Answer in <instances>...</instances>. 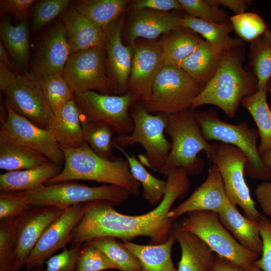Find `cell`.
I'll return each mask as SVG.
<instances>
[{
    "label": "cell",
    "instance_id": "50",
    "mask_svg": "<svg viewBox=\"0 0 271 271\" xmlns=\"http://www.w3.org/2000/svg\"><path fill=\"white\" fill-rule=\"evenodd\" d=\"M255 195L262 212L271 216V181L259 184L255 190Z\"/></svg>",
    "mask_w": 271,
    "mask_h": 271
},
{
    "label": "cell",
    "instance_id": "22",
    "mask_svg": "<svg viewBox=\"0 0 271 271\" xmlns=\"http://www.w3.org/2000/svg\"><path fill=\"white\" fill-rule=\"evenodd\" d=\"M61 17L66 29L70 54L93 47L105 46L104 30L72 7H69Z\"/></svg>",
    "mask_w": 271,
    "mask_h": 271
},
{
    "label": "cell",
    "instance_id": "8",
    "mask_svg": "<svg viewBox=\"0 0 271 271\" xmlns=\"http://www.w3.org/2000/svg\"><path fill=\"white\" fill-rule=\"evenodd\" d=\"M21 193L33 206L63 209L95 201H108L119 204L131 195L127 190L116 185L104 184L92 187L71 181L45 185L36 190Z\"/></svg>",
    "mask_w": 271,
    "mask_h": 271
},
{
    "label": "cell",
    "instance_id": "12",
    "mask_svg": "<svg viewBox=\"0 0 271 271\" xmlns=\"http://www.w3.org/2000/svg\"><path fill=\"white\" fill-rule=\"evenodd\" d=\"M105 47H93L69 55L63 75L75 94L88 91L115 95L107 74Z\"/></svg>",
    "mask_w": 271,
    "mask_h": 271
},
{
    "label": "cell",
    "instance_id": "44",
    "mask_svg": "<svg viewBox=\"0 0 271 271\" xmlns=\"http://www.w3.org/2000/svg\"><path fill=\"white\" fill-rule=\"evenodd\" d=\"M178 1L188 16L216 24L228 23L225 13L218 7L209 4L206 0Z\"/></svg>",
    "mask_w": 271,
    "mask_h": 271
},
{
    "label": "cell",
    "instance_id": "11",
    "mask_svg": "<svg viewBox=\"0 0 271 271\" xmlns=\"http://www.w3.org/2000/svg\"><path fill=\"white\" fill-rule=\"evenodd\" d=\"M81 118L109 124L118 135L129 134L134 128L130 109L138 99L127 92L122 95H107L94 91L74 94Z\"/></svg>",
    "mask_w": 271,
    "mask_h": 271
},
{
    "label": "cell",
    "instance_id": "33",
    "mask_svg": "<svg viewBox=\"0 0 271 271\" xmlns=\"http://www.w3.org/2000/svg\"><path fill=\"white\" fill-rule=\"evenodd\" d=\"M181 25L183 28L199 34L209 43L225 51L242 45L240 39L230 36L233 30L230 22L216 24L188 15L182 17Z\"/></svg>",
    "mask_w": 271,
    "mask_h": 271
},
{
    "label": "cell",
    "instance_id": "59",
    "mask_svg": "<svg viewBox=\"0 0 271 271\" xmlns=\"http://www.w3.org/2000/svg\"><path fill=\"white\" fill-rule=\"evenodd\" d=\"M270 109H271V106H270Z\"/></svg>",
    "mask_w": 271,
    "mask_h": 271
},
{
    "label": "cell",
    "instance_id": "6",
    "mask_svg": "<svg viewBox=\"0 0 271 271\" xmlns=\"http://www.w3.org/2000/svg\"><path fill=\"white\" fill-rule=\"evenodd\" d=\"M196 118L204 138L233 145L246 156L245 176L267 181L271 180V169L263 162L258 150L259 136L257 130L246 122L232 124L220 119L211 111L196 112Z\"/></svg>",
    "mask_w": 271,
    "mask_h": 271
},
{
    "label": "cell",
    "instance_id": "31",
    "mask_svg": "<svg viewBox=\"0 0 271 271\" xmlns=\"http://www.w3.org/2000/svg\"><path fill=\"white\" fill-rule=\"evenodd\" d=\"M128 0H79L71 7L104 30L120 18L129 3Z\"/></svg>",
    "mask_w": 271,
    "mask_h": 271
},
{
    "label": "cell",
    "instance_id": "10",
    "mask_svg": "<svg viewBox=\"0 0 271 271\" xmlns=\"http://www.w3.org/2000/svg\"><path fill=\"white\" fill-rule=\"evenodd\" d=\"M212 146L207 157L219 171L229 201L239 206L246 217L258 221L261 214L255 206L244 178L246 156L231 145L213 143Z\"/></svg>",
    "mask_w": 271,
    "mask_h": 271
},
{
    "label": "cell",
    "instance_id": "4",
    "mask_svg": "<svg viewBox=\"0 0 271 271\" xmlns=\"http://www.w3.org/2000/svg\"><path fill=\"white\" fill-rule=\"evenodd\" d=\"M168 115L165 132L171 139V149L165 165L159 173L165 174L171 169L181 168L188 175H197L204 166V161L197 155L202 151L208 155L212 150V143L203 137L194 110L189 108Z\"/></svg>",
    "mask_w": 271,
    "mask_h": 271
},
{
    "label": "cell",
    "instance_id": "42",
    "mask_svg": "<svg viewBox=\"0 0 271 271\" xmlns=\"http://www.w3.org/2000/svg\"><path fill=\"white\" fill-rule=\"evenodd\" d=\"M77 258L76 271H102L117 269L116 265L99 249L83 243Z\"/></svg>",
    "mask_w": 271,
    "mask_h": 271
},
{
    "label": "cell",
    "instance_id": "57",
    "mask_svg": "<svg viewBox=\"0 0 271 271\" xmlns=\"http://www.w3.org/2000/svg\"><path fill=\"white\" fill-rule=\"evenodd\" d=\"M244 271H261V270L254 263Z\"/></svg>",
    "mask_w": 271,
    "mask_h": 271
},
{
    "label": "cell",
    "instance_id": "24",
    "mask_svg": "<svg viewBox=\"0 0 271 271\" xmlns=\"http://www.w3.org/2000/svg\"><path fill=\"white\" fill-rule=\"evenodd\" d=\"M81 113L73 99L53 113L45 128L59 145L77 148L84 143Z\"/></svg>",
    "mask_w": 271,
    "mask_h": 271
},
{
    "label": "cell",
    "instance_id": "52",
    "mask_svg": "<svg viewBox=\"0 0 271 271\" xmlns=\"http://www.w3.org/2000/svg\"><path fill=\"white\" fill-rule=\"evenodd\" d=\"M9 67L2 62H0V89L6 92L15 81L17 74L9 69Z\"/></svg>",
    "mask_w": 271,
    "mask_h": 271
},
{
    "label": "cell",
    "instance_id": "25",
    "mask_svg": "<svg viewBox=\"0 0 271 271\" xmlns=\"http://www.w3.org/2000/svg\"><path fill=\"white\" fill-rule=\"evenodd\" d=\"M218 214L223 225L242 246L261 254L262 241L258 221L242 215L236 206L229 201Z\"/></svg>",
    "mask_w": 271,
    "mask_h": 271
},
{
    "label": "cell",
    "instance_id": "54",
    "mask_svg": "<svg viewBox=\"0 0 271 271\" xmlns=\"http://www.w3.org/2000/svg\"><path fill=\"white\" fill-rule=\"evenodd\" d=\"M9 53L2 40L0 41V62L7 65L10 68H14L9 59Z\"/></svg>",
    "mask_w": 271,
    "mask_h": 271
},
{
    "label": "cell",
    "instance_id": "3",
    "mask_svg": "<svg viewBox=\"0 0 271 271\" xmlns=\"http://www.w3.org/2000/svg\"><path fill=\"white\" fill-rule=\"evenodd\" d=\"M65 155V162L60 173L46 185L74 180L93 181L116 185L137 196L141 185L133 178L127 160L116 157L109 160L96 155L84 142L77 148L60 146Z\"/></svg>",
    "mask_w": 271,
    "mask_h": 271
},
{
    "label": "cell",
    "instance_id": "38",
    "mask_svg": "<svg viewBox=\"0 0 271 271\" xmlns=\"http://www.w3.org/2000/svg\"><path fill=\"white\" fill-rule=\"evenodd\" d=\"M38 77L45 100L53 113L73 99L74 93L63 74L52 73Z\"/></svg>",
    "mask_w": 271,
    "mask_h": 271
},
{
    "label": "cell",
    "instance_id": "5",
    "mask_svg": "<svg viewBox=\"0 0 271 271\" xmlns=\"http://www.w3.org/2000/svg\"><path fill=\"white\" fill-rule=\"evenodd\" d=\"M134 128L129 134H116L113 146L121 148L138 143L145 149L141 162L159 172L165 165L171 149V143L165 137L169 115L163 113L153 114L147 111L143 104L137 100L130 109Z\"/></svg>",
    "mask_w": 271,
    "mask_h": 271
},
{
    "label": "cell",
    "instance_id": "37",
    "mask_svg": "<svg viewBox=\"0 0 271 271\" xmlns=\"http://www.w3.org/2000/svg\"><path fill=\"white\" fill-rule=\"evenodd\" d=\"M85 242L101 250L120 271H138L141 269V263L136 256L114 237H97Z\"/></svg>",
    "mask_w": 271,
    "mask_h": 271
},
{
    "label": "cell",
    "instance_id": "39",
    "mask_svg": "<svg viewBox=\"0 0 271 271\" xmlns=\"http://www.w3.org/2000/svg\"><path fill=\"white\" fill-rule=\"evenodd\" d=\"M250 63L258 90L264 88L270 84L271 78V45L263 35L251 42Z\"/></svg>",
    "mask_w": 271,
    "mask_h": 271
},
{
    "label": "cell",
    "instance_id": "17",
    "mask_svg": "<svg viewBox=\"0 0 271 271\" xmlns=\"http://www.w3.org/2000/svg\"><path fill=\"white\" fill-rule=\"evenodd\" d=\"M126 92L143 102L150 96L155 80L164 66L160 42L136 41Z\"/></svg>",
    "mask_w": 271,
    "mask_h": 271
},
{
    "label": "cell",
    "instance_id": "13",
    "mask_svg": "<svg viewBox=\"0 0 271 271\" xmlns=\"http://www.w3.org/2000/svg\"><path fill=\"white\" fill-rule=\"evenodd\" d=\"M94 201L70 206L42 234L28 256L25 265L29 270L42 267L46 260L72 240V233Z\"/></svg>",
    "mask_w": 271,
    "mask_h": 271
},
{
    "label": "cell",
    "instance_id": "28",
    "mask_svg": "<svg viewBox=\"0 0 271 271\" xmlns=\"http://www.w3.org/2000/svg\"><path fill=\"white\" fill-rule=\"evenodd\" d=\"M175 241L172 234L165 242L158 244L142 245L131 241H124L122 244L140 261L141 269L138 271H177L171 257Z\"/></svg>",
    "mask_w": 271,
    "mask_h": 271
},
{
    "label": "cell",
    "instance_id": "15",
    "mask_svg": "<svg viewBox=\"0 0 271 271\" xmlns=\"http://www.w3.org/2000/svg\"><path fill=\"white\" fill-rule=\"evenodd\" d=\"M7 106L16 113L45 129L53 114L44 97L39 77L32 72L17 74L4 92Z\"/></svg>",
    "mask_w": 271,
    "mask_h": 271
},
{
    "label": "cell",
    "instance_id": "40",
    "mask_svg": "<svg viewBox=\"0 0 271 271\" xmlns=\"http://www.w3.org/2000/svg\"><path fill=\"white\" fill-rule=\"evenodd\" d=\"M233 30L243 40L252 42L261 36L267 30V26L258 14L245 12L230 18Z\"/></svg>",
    "mask_w": 271,
    "mask_h": 271
},
{
    "label": "cell",
    "instance_id": "45",
    "mask_svg": "<svg viewBox=\"0 0 271 271\" xmlns=\"http://www.w3.org/2000/svg\"><path fill=\"white\" fill-rule=\"evenodd\" d=\"M81 244H72L59 253L53 255L46 261V267H38L32 271H76V263Z\"/></svg>",
    "mask_w": 271,
    "mask_h": 271
},
{
    "label": "cell",
    "instance_id": "41",
    "mask_svg": "<svg viewBox=\"0 0 271 271\" xmlns=\"http://www.w3.org/2000/svg\"><path fill=\"white\" fill-rule=\"evenodd\" d=\"M69 0H45L36 1L32 8L34 31L40 30L63 13L69 7Z\"/></svg>",
    "mask_w": 271,
    "mask_h": 271
},
{
    "label": "cell",
    "instance_id": "9",
    "mask_svg": "<svg viewBox=\"0 0 271 271\" xmlns=\"http://www.w3.org/2000/svg\"><path fill=\"white\" fill-rule=\"evenodd\" d=\"M203 86L177 65H164L149 98L141 102L150 113H177L191 108Z\"/></svg>",
    "mask_w": 271,
    "mask_h": 271
},
{
    "label": "cell",
    "instance_id": "1",
    "mask_svg": "<svg viewBox=\"0 0 271 271\" xmlns=\"http://www.w3.org/2000/svg\"><path fill=\"white\" fill-rule=\"evenodd\" d=\"M168 188L164 196L152 210L139 215L120 213L108 201H95L85 213L72 233V244H82L92 239L111 236L131 241L139 236L150 238L151 244L165 242L172 235L175 221L168 214L173 203L184 198L190 182L187 172L178 168L167 171Z\"/></svg>",
    "mask_w": 271,
    "mask_h": 271
},
{
    "label": "cell",
    "instance_id": "21",
    "mask_svg": "<svg viewBox=\"0 0 271 271\" xmlns=\"http://www.w3.org/2000/svg\"><path fill=\"white\" fill-rule=\"evenodd\" d=\"M179 15L149 9L133 10L128 26L127 39L132 45L139 38L154 40L162 34L182 28Z\"/></svg>",
    "mask_w": 271,
    "mask_h": 271
},
{
    "label": "cell",
    "instance_id": "46",
    "mask_svg": "<svg viewBox=\"0 0 271 271\" xmlns=\"http://www.w3.org/2000/svg\"><path fill=\"white\" fill-rule=\"evenodd\" d=\"M32 207L25 199L21 192L0 193V220L17 216Z\"/></svg>",
    "mask_w": 271,
    "mask_h": 271
},
{
    "label": "cell",
    "instance_id": "35",
    "mask_svg": "<svg viewBox=\"0 0 271 271\" xmlns=\"http://www.w3.org/2000/svg\"><path fill=\"white\" fill-rule=\"evenodd\" d=\"M113 148L121 152L128 162L132 176L142 187V197L152 205L159 204L167 189V182L151 174L134 155L117 146L114 145Z\"/></svg>",
    "mask_w": 271,
    "mask_h": 271
},
{
    "label": "cell",
    "instance_id": "19",
    "mask_svg": "<svg viewBox=\"0 0 271 271\" xmlns=\"http://www.w3.org/2000/svg\"><path fill=\"white\" fill-rule=\"evenodd\" d=\"M70 55L65 26L62 22H57L42 36L31 72L38 77L52 73L63 74Z\"/></svg>",
    "mask_w": 271,
    "mask_h": 271
},
{
    "label": "cell",
    "instance_id": "14",
    "mask_svg": "<svg viewBox=\"0 0 271 271\" xmlns=\"http://www.w3.org/2000/svg\"><path fill=\"white\" fill-rule=\"evenodd\" d=\"M2 119L0 140H8L36 150L51 162L63 166L65 155L59 144L45 129L16 113L8 106Z\"/></svg>",
    "mask_w": 271,
    "mask_h": 271
},
{
    "label": "cell",
    "instance_id": "26",
    "mask_svg": "<svg viewBox=\"0 0 271 271\" xmlns=\"http://www.w3.org/2000/svg\"><path fill=\"white\" fill-rule=\"evenodd\" d=\"M63 166L49 161L25 170L6 172L0 175L1 192H24L40 188L57 176Z\"/></svg>",
    "mask_w": 271,
    "mask_h": 271
},
{
    "label": "cell",
    "instance_id": "30",
    "mask_svg": "<svg viewBox=\"0 0 271 271\" xmlns=\"http://www.w3.org/2000/svg\"><path fill=\"white\" fill-rule=\"evenodd\" d=\"M50 161L40 152L8 140H0V169L8 171L31 169Z\"/></svg>",
    "mask_w": 271,
    "mask_h": 271
},
{
    "label": "cell",
    "instance_id": "16",
    "mask_svg": "<svg viewBox=\"0 0 271 271\" xmlns=\"http://www.w3.org/2000/svg\"><path fill=\"white\" fill-rule=\"evenodd\" d=\"M64 210L56 207L33 206L17 216L12 271H18L25 265L42 234Z\"/></svg>",
    "mask_w": 271,
    "mask_h": 271
},
{
    "label": "cell",
    "instance_id": "36",
    "mask_svg": "<svg viewBox=\"0 0 271 271\" xmlns=\"http://www.w3.org/2000/svg\"><path fill=\"white\" fill-rule=\"evenodd\" d=\"M81 125L84 142L99 157L113 160V136L115 133L108 124L99 121H89L81 117Z\"/></svg>",
    "mask_w": 271,
    "mask_h": 271
},
{
    "label": "cell",
    "instance_id": "2",
    "mask_svg": "<svg viewBox=\"0 0 271 271\" xmlns=\"http://www.w3.org/2000/svg\"><path fill=\"white\" fill-rule=\"evenodd\" d=\"M241 46L224 52L215 74L192 100L191 109L211 104L219 107L232 118L242 99L258 90L254 74L243 67Z\"/></svg>",
    "mask_w": 271,
    "mask_h": 271
},
{
    "label": "cell",
    "instance_id": "49",
    "mask_svg": "<svg viewBox=\"0 0 271 271\" xmlns=\"http://www.w3.org/2000/svg\"><path fill=\"white\" fill-rule=\"evenodd\" d=\"M132 7L133 10L149 9L163 12L183 9L176 0H137L132 3Z\"/></svg>",
    "mask_w": 271,
    "mask_h": 271
},
{
    "label": "cell",
    "instance_id": "18",
    "mask_svg": "<svg viewBox=\"0 0 271 271\" xmlns=\"http://www.w3.org/2000/svg\"><path fill=\"white\" fill-rule=\"evenodd\" d=\"M123 24L119 18L104 30L107 74L116 95L126 93L133 56L132 46H124L121 41Z\"/></svg>",
    "mask_w": 271,
    "mask_h": 271
},
{
    "label": "cell",
    "instance_id": "43",
    "mask_svg": "<svg viewBox=\"0 0 271 271\" xmlns=\"http://www.w3.org/2000/svg\"><path fill=\"white\" fill-rule=\"evenodd\" d=\"M17 216L0 220V271H12Z\"/></svg>",
    "mask_w": 271,
    "mask_h": 271
},
{
    "label": "cell",
    "instance_id": "51",
    "mask_svg": "<svg viewBox=\"0 0 271 271\" xmlns=\"http://www.w3.org/2000/svg\"><path fill=\"white\" fill-rule=\"evenodd\" d=\"M210 5L218 7L223 6L232 11L235 15L245 12L251 1L245 0H206Z\"/></svg>",
    "mask_w": 271,
    "mask_h": 271
},
{
    "label": "cell",
    "instance_id": "48",
    "mask_svg": "<svg viewBox=\"0 0 271 271\" xmlns=\"http://www.w3.org/2000/svg\"><path fill=\"white\" fill-rule=\"evenodd\" d=\"M35 0H1V13L15 15L22 21L32 18V8Z\"/></svg>",
    "mask_w": 271,
    "mask_h": 271
},
{
    "label": "cell",
    "instance_id": "7",
    "mask_svg": "<svg viewBox=\"0 0 271 271\" xmlns=\"http://www.w3.org/2000/svg\"><path fill=\"white\" fill-rule=\"evenodd\" d=\"M177 225L204 242L217 256L246 269L258 259L259 254L242 246L221 222L217 213L197 211L181 217Z\"/></svg>",
    "mask_w": 271,
    "mask_h": 271
},
{
    "label": "cell",
    "instance_id": "29",
    "mask_svg": "<svg viewBox=\"0 0 271 271\" xmlns=\"http://www.w3.org/2000/svg\"><path fill=\"white\" fill-rule=\"evenodd\" d=\"M269 85L244 97L240 102L241 106L249 112L257 126L260 139L258 150L260 155L271 149V109L266 98Z\"/></svg>",
    "mask_w": 271,
    "mask_h": 271
},
{
    "label": "cell",
    "instance_id": "20",
    "mask_svg": "<svg viewBox=\"0 0 271 271\" xmlns=\"http://www.w3.org/2000/svg\"><path fill=\"white\" fill-rule=\"evenodd\" d=\"M228 202L219 171L215 165H212L205 181L187 199L171 208L168 216L176 221L183 215L193 211H207L218 213Z\"/></svg>",
    "mask_w": 271,
    "mask_h": 271
},
{
    "label": "cell",
    "instance_id": "27",
    "mask_svg": "<svg viewBox=\"0 0 271 271\" xmlns=\"http://www.w3.org/2000/svg\"><path fill=\"white\" fill-rule=\"evenodd\" d=\"M225 51L202 40L194 51L178 66L204 87L218 69Z\"/></svg>",
    "mask_w": 271,
    "mask_h": 271
},
{
    "label": "cell",
    "instance_id": "53",
    "mask_svg": "<svg viewBox=\"0 0 271 271\" xmlns=\"http://www.w3.org/2000/svg\"><path fill=\"white\" fill-rule=\"evenodd\" d=\"M211 271H244V269L229 260L217 256Z\"/></svg>",
    "mask_w": 271,
    "mask_h": 271
},
{
    "label": "cell",
    "instance_id": "58",
    "mask_svg": "<svg viewBox=\"0 0 271 271\" xmlns=\"http://www.w3.org/2000/svg\"><path fill=\"white\" fill-rule=\"evenodd\" d=\"M267 92L271 94V83H270L267 89Z\"/></svg>",
    "mask_w": 271,
    "mask_h": 271
},
{
    "label": "cell",
    "instance_id": "55",
    "mask_svg": "<svg viewBox=\"0 0 271 271\" xmlns=\"http://www.w3.org/2000/svg\"><path fill=\"white\" fill-rule=\"evenodd\" d=\"M260 156L263 163L271 169V149L266 151Z\"/></svg>",
    "mask_w": 271,
    "mask_h": 271
},
{
    "label": "cell",
    "instance_id": "34",
    "mask_svg": "<svg viewBox=\"0 0 271 271\" xmlns=\"http://www.w3.org/2000/svg\"><path fill=\"white\" fill-rule=\"evenodd\" d=\"M181 28L172 31L160 42L164 65L179 64L188 56L202 40L192 33Z\"/></svg>",
    "mask_w": 271,
    "mask_h": 271
},
{
    "label": "cell",
    "instance_id": "32",
    "mask_svg": "<svg viewBox=\"0 0 271 271\" xmlns=\"http://www.w3.org/2000/svg\"><path fill=\"white\" fill-rule=\"evenodd\" d=\"M0 33L9 54L15 64L21 68L27 67L29 58V25L24 20L13 25L8 18L1 23Z\"/></svg>",
    "mask_w": 271,
    "mask_h": 271
},
{
    "label": "cell",
    "instance_id": "56",
    "mask_svg": "<svg viewBox=\"0 0 271 271\" xmlns=\"http://www.w3.org/2000/svg\"><path fill=\"white\" fill-rule=\"evenodd\" d=\"M262 35L271 45V31L268 29Z\"/></svg>",
    "mask_w": 271,
    "mask_h": 271
},
{
    "label": "cell",
    "instance_id": "23",
    "mask_svg": "<svg viewBox=\"0 0 271 271\" xmlns=\"http://www.w3.org/2000/svg\"><path fill=\"white\" fill-rule=\"evenodd\" d=\"M172 234L180 246L181 257L177 271H211L215 259L213 251L194 234L174 223Z\"/></svg>",
    "mask_w": 271,
    "mask_h": 271
},
{
    "label": "cell",
    "instance_id": "47",
    "mask_svg": "<svg viewBox=\"0 0 271 271\" xmlns=\"http://www.w3.org/2000/svg\"><path fill=\"white\" fill-rule=\"evenodd\" d=\"M258 222L262 249L261 258L254 263L262 271H271V221L261 214Z\"/></svg>",
    "mask_w": 271,
    "mask_h": 271
}]
</instances>
